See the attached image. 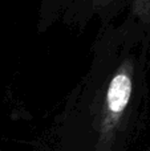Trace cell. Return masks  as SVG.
I'll return each instance as SVG.
<instances>
[{
  "mask_svg": "<svg viewBox=\"0 0 150 151\" xmlns=\"http://www.w3.org/2000/svg\"><path fill=\"white\" fill-rule=\"evenodd\" d=\"M132 96V76L122 68L114 74L106 91L102 113L98 123L96 151H110L116 134Z\"/></svg>",
  "mask_w": 150,
  "mask_h": 151,
  "instance_id": "obj_1",
  "label": "cell"
}]
</instances>
